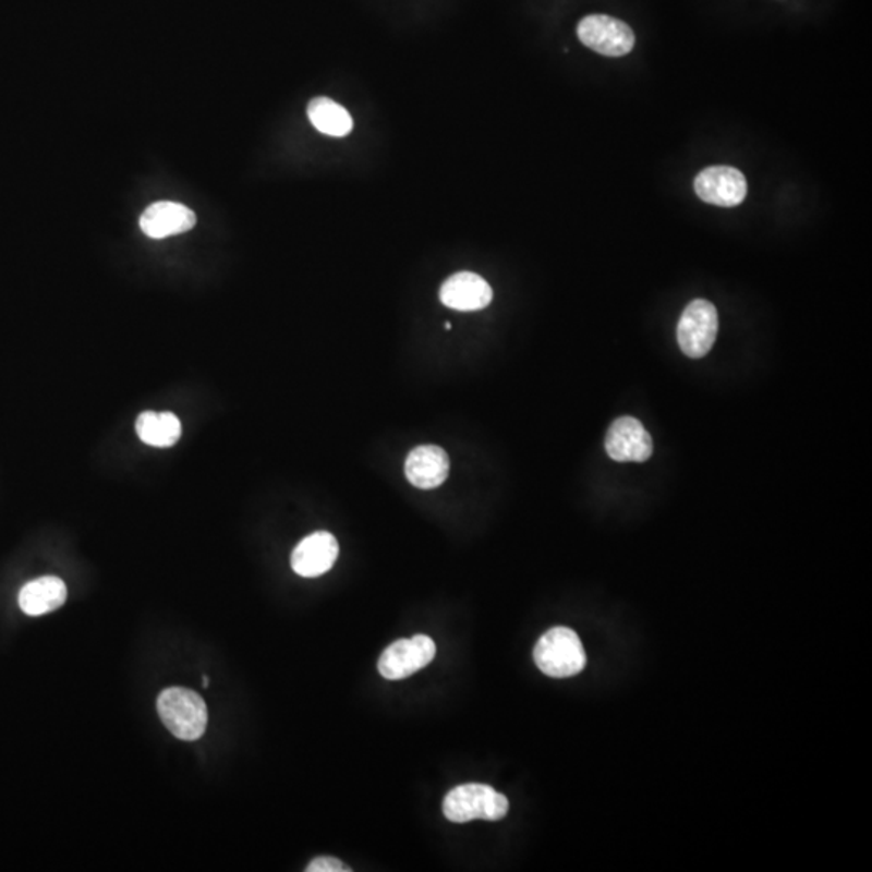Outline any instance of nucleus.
I'll return each instance as SVG.
<instances>
[{
  "label": "nucleus",
  "instance_id": "obj_1",
  "mask_svg": "<svg viewBox=\"0 0 872 872\" xmlns=\"http://www.w3.org/2000/svg\"><path fill=\"white\" fill-rule=\"evenodd\" d=\"M509 801L489 785L465 784L452 788L443 801V814L456 824L474 820L499 821L508 814Z\"/></svg>",
  "mask_w": 872,
  "mask_h": 872
},
{
  "label": "nucleus",
  "instance_id": "obj_2",
  "mask_svg": "<svg viewBox=\"0 0 872 872\" xmlns=\"http://www.w3.org/2000/svg\"><path fill=\"white\" fill-rule=\"evenodd\" d=\"M533 659L543 674L556 679L577 676L586 666V654L579 635L567 627L543 633L533 650Z\"/></svg>",
  "mask_w": 872,
  "mask_h": 872
},
{
  "label": "nucleus",
  "instance_id": "obj_3",
  "mask_svg": "<svg viewBox=\"0 0 872 872\" xmlns=\"http://www.w3.org/2000/svg\"><path fill=\"white\" fill-rule=\"evenodd\" d=\"M157 711L167 729L177 739H201L207 727V706L203 698L183 687L164 690L157 700Z\"/></svg>",
  "mask_w": 872,
  "mask_h": 872
},
{
  "label": "nucleus",
  "instance_id": "obj_4",
  "mask_svg": "<svg viewBox=\"0 0 872 872\" xmlns=\"http://www.w3.org/2000/svg\"><path fill=\"white\" fill-rule=\"evenodd\" d=\"M719 330L716 307L706 300L692 301L680 315L677 341L683 354L701 359L711 351Z\"/></svg>",
  "mask_w": 872,
  "mask_h": 872
},
{
  "label": "nucleus",
  "instance_id": "obj_5",
  "mask_svg": "<svg viewBox=\"0 0 872 872\" xmlns=\"http://www.w3.org/2000/svg\"><path fill=\"white\" fill-rule=\"evenodd\" d=\"M583 46L606 57H622L632 52L635 35L627 23L608 15H589L577 26Z\"/></svg>",
  "mask_w": 872,
  "mask_h": 872
},
{
  "label": "nucleus",
  "instance_id": "obj_6",
  "mask_svg": "<svg viewBox=\"0 0 872 872\" xmlns=\"http://www.w3.org/2000/svg\"><path fill=\"white\" fill-rule=\"evenodd\" d=\"M436 645L427 635H415L391 643L378 659V673L388 680H402L419 673L435 659Z\"/></svg>",
  "mask_w": 872,
  "mask_h": 872
},
{
  "label": "nucleus",
  "instance_id": "obj_7",
  "mask_svg": "<svg viewBox=\"0 0 872 872\" xmlns=\"http://www.w3.org/2000/svg\"><path fill=\"white\" fill-rule=\"evenodd\" d=\"M693 187L703 203L719 207L740 206L748 193L744 174L727 166L707 167L697 174Z\"/></svg>",
  "mask_w": 872,
  "mask_h": 872
},
{
  "label": "nucleus",
  "instance_id": "obj_8",
  "mask_svg": "<svg viewBox=\"0 0 872 872\" xmlns=\"http://www.w3.org/2000/svg\"><path fill=\"white\" fill-rule=\"evenodd\" d=\"M606 452L616 462H645L653 455V439L639 419H617L605 439Z\"/></svg>",
  "mask_w": 872,
  "mask_h": 872
},
{
  "label": "nucleus",
  "instance_id": "obj_9",
  "mask_svg": "<svg viewBox=\"0 0 872 872\" xmlns=\"http://www.w3.org/2000/svg\"><path fill=\"white\" fill-rule=\"evenodd\" d=\"M340 545L330 532L305 536L291 555V567L305 579L324 576L337 562Z\"/></svg>",
  "mask_w": 872,
  "mask_h": 872
},
{
  "label": "nucleus",
  "instance_id": "obj_10",
  "mask_svg": "<svg viewBox=\"0 0 872 872\" xmlns=\"http://www.w3.org/2000/svg\"><path fill=\"white\" fill-rule=\"evenodd\" d=\"M439 300L455 311H482L492 303L493 290L488 281L474 271H459L443 283Z\"/></svg>",
  "mask_w": 872,
  "mask_h": 872
},
{
  "label": "nucleus",
  "instance_id": "obj_11",
  "mask_svg": "<svg viewBox=\"0 0 872 872\" xmlns=\"http://www.w3.org/2000/svg\"><path fill=\"white\" fill-rule=\"evenodd\" d=\"M449 469L451 464L448 455L439 446H417L405 458V479L415 488H438L448 479Z\"/></svg>",
  "mask_w": 872,
  "mask_h": 872
},
{
  "label": "nucleus",
  "instance_id": "obj_12",
  "mask_svg": "<svg viewBox=\"0 0 872 872\" xmlns=\"http://www.w3.org/2000/svg\"><path fill=\"white\" fill-rule=\"evenodd\" d=\"M196 225V216L193 210L187 209L183 204L162 203L153 204L144 210L140 218L141 230L153 240H164L173 234L186 233L193 230Z\"/></svg>",
  "mask_w": 872,
  "mask_h": 872
},
{
  "label": "nucleus",
  "instance_id": "obj_13",
  "mask_svg": "<svg viewBox=\"0 0 872 872\" xmlns=\"http://www.w3.org/2000/svg\"><path fill=\"white\" fill-rule=\"evenodd\" d=\"M66 585L59 577L32 580L20 590L19 605L23 613L38 617L62 608L66 602Z\"/></svg>",
  "mask_w": 872,
  "mask_h": 872
},
{
  "label": "nucleus",
  "instance_id": "obj_14",
  "mask_svg": "<svg viewBox=\"0 0 872 872\" xmlns=\"http://www.w3.org/2000/svg\"><path fill=\"white\" fill-rule=\"evenodd\" d=\"M136 432L146 445L170 448L180 439L181 422L172 412L146 411L137 417Z\"/></svg>",
  "mask_w": 872,
  "mask_h": 872
},
{
  "label": "nucleus",
  "instance_id": "obj_15",
  "mask_svg": "<svg viewBox=\"0 0 872 872\" xmlns=\"http://www.w3.org/2000/svg\"><path fill=\"white\" fill-rule=\"evenodd\" d=\"M308 120L327 136H348L354 126L351 113L330 97H315L307 107Z\"/></svg>",
  "mask_w": 872,
  "mask_h": 872
},
{
  "label": "nucleus",
  "instance_id": "obj_16",
  "mask_svg": "<svg viewBox=\"0 0 872 872\" xmlns=\"http://www.w3.org/2000/svg\"><path fill=\"white\" fill-rule=\"evenodd\" d=\"M307 872H349L351 868H348L343 861L337 860L334 857H318L315 860H312L308 863V867L305 868Z\"/></svg>",
  "mask_w": 872,
  "mask_h": 872
},
{
  "label": "nucleus",
  "instance_id": "obj_17",
  "mask_svg": "<svg viewBox=\"0 0 872 872\" xmlns=\"http://www.w3.org/2000/svg\"><path fill=\"white\" fill-rule=\"evenodd\" d=\"M204 687H206V689L209 687V679H207V677H204Z\"/></svg>",
  "mask_w": 872,
  "mask_h": 872
},
{
  "label": "nucleus",
  "instance_id": "obj_18",
  "mask_svg": "<svg viewBox=\"0 0 872 872\" xmlns=\"http://www.w3.org/2000/svg\"><path fill=\"white\" fill-rule=\"evenodd\" d=\"M445 328H448V330H449V328H451V324H449V322H446Z\"/></svg>",
  "mask_w": 872,
  "mask_h": 872
}]
</instances>
